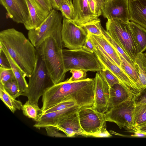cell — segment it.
I'll list each match as a JSON object with an SVG mask.
<instances>
[{"label":"cell","instance_id":"cell-48","mask_svg":"<svg viewBox=\"0 0 146 146\" xmlns=\"http://www.w3.org/2000/svg\"><path fill=\"white\" fill-rule=\"evenodd\" d=\"M105 2H106V1H109L110 0H104Z\"/></svg>","mask_w":146,"mask_h":146},{"label":"cell","instance_id":"cell-8","mask_svg":"<svg viewBox=\"0 0 146 146\" xmlns=\"http://www.w3.org/2000/svg\"><path fill=\"white\" fill-rule=\"evenodd\" d=\"M88 37L84 28L64 17L62 20L61 37L63 46L69 49L82 48Z\"/></svg>","mask_w":146,"mask_h":146},{"label":"cell","instance_id":"cell-43","mask_svg":"<svg viewBox=\"0 0 146 146\" xmlns=\"http://www.w3.org/2000/svg\"><path fill=\"white\" fill-rule=\"evenodd\" d=\"M127 131L130 132H138L146 134V123L139 126L131 127Z\"/></svg>","mask_w":146,"mask_h":146},{"label":"cell","instance_id":"cell-47","mask_svg":"<svg viewBox=\"0 0 146 146\" xmlns=\"http://www.w3.org/2000/svg\"><path fill=\"white\" fill-rule=\"evenodd\" d=\"M143 54L144 56L146 57V52L143 53Z\"/></svg>","mask_w":146,"mask_h":146},{"label":"cell","instance_id":"cell-33","mask_svg":"<svg viewBox=\"0 0 146 146\" xmlns=\"http://www.w3.org/2000/svg\"><path fill=\"white\" fill-rule=\"evenodd\" d=\"M76 106H78L75 101L72 100L64 101L42 111V114Z\"/></svg>","mask_w":146,"mask_h":146},{"label":"cell","instance_id":"cell-49","mask_svg":"<svg viewBox=\"0 0 146 146\" xmlns=\"http://www.w3.org/2000/svg\"><path fill=\"white\" fill-rule=\"evenodd\" d=\"M128 1H132V0H128Z\"/></svg>","mask_w":146,"mask_h":146},{"label":"cell","instance_id":"cell-32","mask_svg":"<svg viewBox=\"0 0 146 146\" xmlns=\"http://www.w3.org/2000/svg\"><path fill=\"white\" fill-rule=\"evenodd\" d=\"M102 33L103 36L108 41L113 47L130 64L134 67V63L131 59L125 53L119 45L111 38L106 30H105L103 28L102 29Z\"/></svg>","mask_w":146,"mask_h":146},{"label":"cell","instance_id":"cell-17","mask_svg":"<svg viewBox=\"0 0 146 146\" xmlns=\"http://www.w3.org/2000/svg\"><path fill=\"white\" fill-rule=\"evenodd\" d=\"M80 108L76 106L42 114L33 126L40 129L48 126H54L61 118Z\"/></svg>","mask_w":146,"mask_h":146},{"label":"cell","instance_id":"cell-14","mask_svg":"<svg viewBox=\"0 0 146 146\" xmlns=\"http://www.w3.org/2000/svg\"><path fill=\"white\" fill-rule=\"evenodd\" d=\"M79 110L62 117L53 126L64 133L67 137H74L78 135L88 137L80 125L78 114Z\"/></svg>","mask_w":146,"mask_h":146},{"label":"cell","instance_id":"cell-40","mask_svg":"<svg viewBox=\"0 0 146 146\" xmlns=\"http://www.w3.org/2000/svg\"><path fill=\"white\" fill-rule=\"evenodd\" d=\"M0 65L2 68L6 69H11L10 64L5 54L0 48Z\"/></svg>","mask_w":146,"mask_h":146},{"label":"cell","instance_id":"cell-7","mask_svg":"<svg viewBox=\"0 0 146 146\" xmlns=\"http://www.w3.org/2000/svg\"><path fill=\"white\" fill-rule=\"evenodd\" d=\"M28 78L27 90L21 95L27 97L29 103L38 105V100L45 90L53 84L44 64L39 55L35 67Z\"/></svg>","mask_w":146,"mask_h":146},{"label":"cell","instance_id":"cell-20","mask_svg":"<svg viewBox=\"0 0 146 146\" xmlns=\"http://www.w3.org/2000/svg\"><path fill=\"white\" fill-rule=\"evenodd\" d=\"M130 20L146 29V0L129 1Z\"/></svg>","mask_w":146,"mask_h":146},{"label":"cell","instance_id":"cell-28","mask_svg":"<svg viewBox=\"0 0 146 146\" xmlns=\"http://www.w3.org/2000/svg\"><path fill=\"white\" fill-rule=\"evenodd\" d=\"M116 51L121 60V68L129 75L137 87V84L138 81L139 76L134 67L130 64L117 51Z\"/></svg>","mask_w":146,"mask_h":146},{"label":"cell","instance_id":"cell-16","mask_svg":"<svg viewBox=\"0 0 146 146\" xmlns=\"http://www.w3.org/2000/svg\"><path fill=\"white\" fill-rule=\"evenodd\" d=\"M29 13L28 22L24 25L28 31L36 29L43 23L50 13L36 0H26Z\"/></svg>","mask_w":146,"mask_h":146},{"label":"cell","instance_id":"cell-10","mask_svg":"<svg viewBox=\"0 0 146 146\" xmlns=\"http://www.w3.org/2000/svg\"><path fill=\"white\" fill-rule=\"evenodd\" d=\"M95 48L94 52L102 64L117 77L129 94L135 97L140 91L130 77L122 68L110 61L99 49L95 47Z\"/></svg>","mask_w":146,"mask_h":146},{"label":"cell","instance_id":"cell-2","mask_svg":"<svg viewBox=\"0 0 146 146\" xmlns=\"http://www.w3.org/2000/svg\"><path fill=\"white\" fill-rule=\"evenodd\" d=\"M0 44L29 78L33 71L38 55L36 48L24 34L14 28L0 32Z\"/></svg>","mask_w":146,"mask_h":146},{"label":"cell","instance_id":"cell-31","mask_svg":"<svg viewBox=\"0 0 146 146\" xmlns=\"http://www.w3.org/2000/svg\"><path fill=\"white\" fill-rule=\"evenodd\" d=\"M4 86L6 91L15 99L21 95L15 78L7 82Z\"/></svg>","mask_w":146,"mask_h":146},{"label":"cell","instance_id":"cell-35","mask_svg":"<svg viewBox=\"0 0 146 146\" xmlns=\"http://www.w3.org/2000/svg\"><path fill=\"white\" fill-rule=\"evenodd\" d=\"M99 72L107 82L109 86H111L116 83H120L117 77L106 68Z\"/></svg>","mask_w":146,"mask_h":146},{"label":"cell","instance_id":"cell-26","mask_svg":"<svg viewBox=\"0 0 146 146\" xmlns=\"http://www.w3.org/2000/svg\"><path fill=\"white\" fill-rule=\"evenodd\" d=\"M21 109L25 115L36 121L42 114V111L38 105L29 103L27 101L22 105Z\"/></svg>","mask_w":146,"mask_h":146},{"label":"cell","instance_id":"cell-45","mask_svg":"<svg viewBox=\"0 0 146 146\" xmlns=\"http://www.w3.org/2000/svg\"><path fill=\"white\" fill-rule=\"evenodd\" d=\"M54 9L59 11L60 7L63 2L66 0H49Z\"/></svg>","mask_w":146,"mask_h":146},{"label":"cell","instance_id":"cell-3","mask_svg":"<svg viewBox=\"0 0 146 146\" xmlns=\"http://www.w3.org/2000/svg\"><path fill=\"white\" fill-rule=\"evenodd\" d=\"M36 49L44 64L53 84L64 81L66 72L64 63L62 47L54 38L49 37Z\"/></svg>","mask_w":146,"mask_h":146},{"label":"cell","instance_id":"cell-4","mask_svg":"<svg viewBox=\"0 0 146 146\" xmlns=\"http://www.w3.org/2000/svg\"><path fill=\"white\" fill-rule=\"evenodd\" d=\"M58 11L53 9L40 26L29 31L28 38L36 48L49 37L54 38L63 48L61 37L63 16Z\"/></svg>","mask_w":146,"mask_h":146},{"label":"cell","instance_id":"cell-24","mask_svg":"<svg viewBox=\"0 0 146 146\" xmlns=\"http://www.w3.org/2000/svg\"><path fill=\"white\" fill-rule=\"evenodd\" d=\"M88 35L110 56L115 63L121 68V60L116 50L103 36Z\"/></svg>","mask_w":146,"mask_h":146},{"label":"cell","instance_id":"cell-27","mask_svg":"<svg viewBox=\"0 0 146 146\" xmlns=\"http://www.w3.org/2000/svg\"><path fill=\"white\" fill-rule=\"evenodd\" d=\"M146 123V104H135L133 113L132 127L139 126Z\"/></svg>","mask_w":146,"mask_h":146},{"label":"cell","instance_id":"cell-15","mask_svg":"<svg viewBox=\"0 0 146 146\" xmlns=\"http://www.w3.org/2000/svg\"><path fill=\"white\" fill-rule=\"evenodd\" d=\"M94 78L95 90L93 107L98 112L104 113L108 108L109 86L99 72L96 73Z\"/></svg>","mask_w":146,"mask_h":146},{"label":"cell","instance_id":"cell-29","mask_svg":"<svg viewBox=\"0 0 146 146\" xmlns=\"http://www.w3.org/2000/svg\"><path fill=\"white\" fill-rule=\"evenodd\" d=\"M82 27L85 29L88 34L103 36V27L99 18L88 22L83 25Z\"/></svg>","mask_w":146,"mask_h":146},{"label":"cell","instance_id":"cell-46","mask_svg":"<svg viewBox=\"0 0 146 146\" xmlns=\"http://www.w3.org/2000/svg\"><path fill=\"white\" fill-rule=\"evenodd\" d=\"M134 133L131 135V136L137 137H146V134L138 132H134Z\"/></svg>","mask_w":146,"mask_h":146},{"label":"cell","instance_id":"cell-39","mask_svg":"<svg viewBox=\"0 0 146 146\" xmlns=\"http://www.w3.org/2000/svg\"><path fill=\"white\" fill-rule=\"evenodd\" d=\"M106 122L102 125L98 131L89 135V137H110L112 136L106 129Z\"/></svg>","mask_w":146,"mask_h":146},{"label":"cell","instance_id":"cell-13","mask_svg":"<svg viewBox=\"0 0 146 146\" xmlns=\"http://www.w3.org/2000/svg\"><path fill=\"white\" fill-rule=\"evenodd\" d=\"M128 0H110L105 2L102 14L107 19L128 23L130 19Z\"/></svg>","mask_w":146,"mask_h":146},{"label":"cell","instance_id":"cell-44","mask_svg":"<svg viewBox=\"0 0 146 146\" xmlns=\"http://www.w3.org/2000/svg\"><path fill=\"white\" fill-rule=\"evenodd\" d=\"M46 10L50 13L52 10L53 8L49 0H36Z\"/></svg>","mask_w":146,"mask_h":146},{"label":"cell","instance_id":"cell-22","mask_svg":"<svg viewBox=\"0 0 146 146\" xmlns=\"http://www.w3.org/2000/svg\"><path fill=\"white\" fill-rule=\"evenodd\" d=\"M0 46V48L3 50L8 58L21 92L22 93L25 92L28 86V83L25 79V74L15 62L4 47L1 44Z\"/></svg>","mask_w":146,"mask_h":146},{"label":"cell","instance_id":"cell-5","mask_svg":"<svg viewBox=\"0 0 146 146\" xmlns=\"http://www.w3.org/2000/svg\"><path fill=\"white\" fill-rule=\"evenodd\" d=\"M64 63L66 73L72 69L99 72L105 67L95 53L82 48L62 50Z\"/></svg>","mask_w":146,"mask_h":146},{"label":"cell","instance_id":"cell-42","mask_svg":"<svg viewBox=\"0 0 146 146\" xmlns=\"http://www.w3.org/2000/svg\"><path fill=\"white\" fill-rule=\"evenodd\" d=\"M82 48L90 52L94 53L95 49V47L88 35L87 39Z\"/></svg>","mask_w":146,"mask_h":146},{"label":"cell","instance_id":"cell-19","mask_svg":"<svg viewBox=\"0 0 146 146\" xmlns=\"http://www.w3.org/2000/svg\"><path fill=\"white\" fill-rule=\"evenodd\" d=\"M135 98L120 83L109 86V98L107 112L121 103Z\"/></svg>","mask_w":146,"mask_h":146},{"label":"cell","instance_id":"cell-23","mask_svg":"<svg viewBox=\"0 0 146 146\" xmlns=\"http://www.w3.org/2000/svg\"><path fill=\"white\" fill-rule=\"evenodd\" d=\"M134 66L139 76L137 85L141 91L146 87V57L143 53L138 54Z\"/></svg>","mask_w":146,"mask_h":146},{"label":"cell","instance_id":"cell-18","mask_svg":"<svg viewBox=\"0 0 146 146\" xmlns=\"http://www.w3.org/2000/svg\"><path fill=\"white\" fill-rule=\"evenodd\" d=\"M75 19L73 21L77 25L81 26L90 21L98 18L91 11L87 0H73Z\"/></svg>","mask_w":146,"mask_h":146},{"label":"cell","instance_id":"cell-12","mask_svg":"<svg viewBox=\"0 0 146 146\" xmlns=\"http://www.w3.org/2000/svg\"><path fill=\"white\" fill-rule=\"evenodd\" d=\"M5 8L6 17L24 25L28 21L29 13L26 0H0Z\"/></svg>","mask_w":146,"mask_h":146},{"label":"cell","instance_id":"cell-34","mask_svg":"<svg viewBox=\"0 0 146 146\" xmlns=\"http://www.w3.org/2000/svg\"><path fill=\"white\" fill-rule=\"evenodd\" d=\"M87 0L92 12L98 17L101 15L104 1V0Z\"/></svg>","mask_w":146,"mask_h":146},{"label":"cell","instance_id":"cell-30","mask_svg":"<svg viewBox=\"0 0 146 146\" xmlns=\"http://www.w3.org/2000/svg\"><path fill=\"white\" fill-rule=\"evenodd\" d=\"M59 11L64 17L74 21L75 19L74 8L72 0H66L63 2Z\"/></svg>","mask_w":146,"mask_h":146},{"label":"cell","instance_id":"cell-25","mask_svg":"<svg viewBox=\"0 0 146 146\" xmlns=\"http://www.w3.org/2000/svg\"><path fill=\"white\" fill-rule=\"evenodd\" d=\"M0 98L5 106L13 113L21 109L23 105L20 101L17 100L5 90L4 85L0 84Z\"/></svg>","mask_w":146,"mask_h":146},{"label":"cell","instance_id":"cell-11","mask_svg":"<svg viewBox=\"0 0 146 146\" xmlns=\"http://www.w3.org/2000/svg\"><path fill=\"white\" fill-rule=\"evenodd\" d=\"M104 113L98 112L93 106L80 109L78 114L80 125L88 137L99 131L107 122Z\"/></svg>","mask_w":146,"mask_h":146},{"label":"cell","instance_id":"cell-38","mask_svg":"<svg viewBox=\"0 0 146 146\" xmlns=\"http://www.w3.org/2000/svg\"><path fill=\"white\" fill-rule=\"evenodd\" d=\"M48 136L56 137H67L66 135L59 132L60 131L57 128L53 126H48L44 127Z\"/></svg>","mask_w":146,"mask_h":146},{"label":"cell","instance_id":"cell-36","mask_svg":"<svg viewBox=\"0 0 146 146\" xmlns=\"http://www.w3.org/2000/svg\"><path fill=\"white\" fill-rule=\"evenodd\" d=\"M15 78L12 69H6L0 66V84L4 85L7 82Z\"/></svg>","mask_w":146,"mask_h":146},{"label":"cell","instance_id":"cell-6","mask_svg":"<svg viewBox=\"0 0 146 146\" xmlns=\"http://www.w3.org/2000/svg\"><path fill=\"white\" fill-rule=\"evenodd\" d=\"M106 31L134 63L139 54L137 46L133 38L128 23L108 19Z\"/></svg>","mask_w":146,"mask_h":146},{"label":"cell","instance_id":"cell-1","mask_svg":"<svg viewBox=\"0 0 146 146\" xmlns=\"http://www.w3.org/2000/svg\"><path fill=\"white\" fill-rule=\"evenodd\" d=\"M95 90L94 78L76 81L67 80L47 88L42 96V111L63 101L76 102L80 108L93 106Z\"/></svg>","mask_w":146,"mask_h":146},{"label":"cell","instance_id":"cell-37","mask_svg":"<svg viewBox=\"0 0 146 146\" xmlns=\"http://www.w3.org/2000/svg\"><path fill=\"white\" fill-rule=\"evenodd\" d=\"M72 76L67 79L69 82H74L84 80L86 79L87 71L82 70L72 69L70 71Z\"/></svg>","mask_w":146,"mask_h":146},{"label":"cell","instance_id":"cell-21","mask_svg":"<svg viewBox=\"0 0 146 146\" xmlns=\"http://www.w3.org/2000/svg\"><path fill=\"white\" fill-rule=\"evenodd\" d=\"M128 24L137 46L139 54L143 53L146 49V29L132 21H129Z\"/></svg>","mask_w":146,"mask_h":146},{"label":"cell","instance_id":"cell-9","mask_svg":"<svg viewBox=\"0 0 146 146\" xmlns=\"http://www.w3.org/2000/svg\"><path fill=\"white\" fill-rule=\"evenodd\" d=\"M135 98L124 102L104 113L106 121L115 123L120 129L125 128L127 130L132 127Z\"/></svg>","mask_w":146,"mask_h":146},{"label":"cell","instance_id":"cell-41","mask_svg":"<svg viewBox=\"0 0 146 146\" xmlns=\"http://www.w3.org/2000/svg\"><path fill=\"white\" fill-rule=\"evenodd\" d=\"M135 104H146V87L142 89L135 98Z\"/></svg>","mask_w":146,"mask_h":146}]
</instances>
